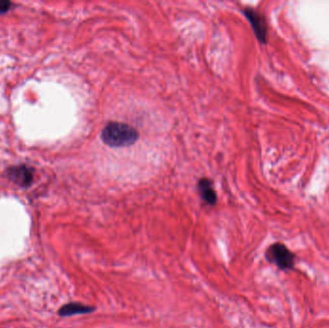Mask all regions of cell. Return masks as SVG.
I'll return each mask as SVG.
<instances>
[{
	"instance_id": "6da1fadb",
	"label": "cell",
	"mask_w": 329,
	"mask_h": 328,
	"mask_svg": "<svg viewBox=\"0 0 329 328\" xmlns=\"http://www.w3.org/2000/svg\"><path fill=\"white\" fill-rule=\"evenodd\" d=\"M103 143L111 147L130 146L139 139L138 131L129 124L109 123L102 130Z\"/></svg>"
},
{
	"instance_id": "277c9868",
	"label": "cell",
	"mask_w": 329,
	"mask_h": 328,
	"mask_svg": "<svg viewBox=\"0 0 329 328\" xmlns=\"http://www.w3.org/2000/svg\"><path fill=\"white\" fill-rule=\"evenodd\" d=\"M8 176L16 184L25 187L31 184L34 177V173L32 169L26 166H18V167L11 168L8 171Z\"/></svg>"
},
{
	"instance_id": "5b68a950",
	"label": "cell",
	"mask_w": 329,
	"mask_h": 328,
	"mask_svg": "<svg viewBox=\"0 0 329 328\" xmlns=\"http://www.w3.org/2000/svg\"><path fill=\"white\" fill-rule=\"evenodd\" d=\"M198 192L202 199L209 205H214L216 202V195L209 179L203 178L198 182Z\"/></svg>"
},
{
	"instance_id": "8992f818",
	"label": "cell",
	"mask_w": 329,
	"mask_h": 328,
	"mask_svg": "<svg viewBox=\"0 0 329 328\" xmlns=\"http://www.w3.org/2000/svg\"><path fill=\"white\" fill-rule=\"evenodd\" d=\"M93 311H94V307L87 306L82 303L73 302L64 305L59 310V315L63 317H69V316H74L79 314H88V313H92Z\"/></svg>"
},
{
	"instance_id": "3957f363",
	"label": "cell",
	"mask_w": 329,
	"mask_h": 328,
	"mask_svg": "<svg viewBox=\"0 0 329 328\" xmlns=\"http://www.w3.org/2000/svg\"><path fill=\"white\" fill-rule=\"evenodd\" d=\"M244 12H245V15H246L247 20L250 21L251 26L255 32V35H256L258 40L263 43H266L267 27L265 19L260 14H258L256 11L252 10V9L248 8Z\"/></svg>"
},
{
	"instance_id": "7a4b0ae2",
	"label": "cell",
	"mask_w": 329,
	"mask_h": 328,
	"mask_svg": "<svg viewBox=\"0 0 329 328\" xmlns=\"http://www.w3.org/2000/svg\"><path fill=\"white\" fill-rule=\"evenodd\" d=\"M266 257L268 262L275 264L278 268L283 270L292 269L296 262V255L289 250L287 246L281 243H276L269 246L267 248Z\"/></svg>"
},
{
	"instance_id": "52a82bcc",
	"label": "cell",
	"mask_w": 329,
	"mask_h": 328,
	"mask_svg": "<svg viewBox=\"0 0 329 328\" xmlns=\"http://www.w3.org/2000/svg\"><path fill=\"white\" fill-rule=\"evenodd\" d=\"M10 1L7 0H0V14H4L7 11H9L11 7Z\"/></svg>"
}]
</instances>
